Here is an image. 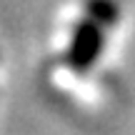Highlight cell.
Segmentation results:
<instances>
[{
  "label": "cell",
  "mask_w": 135,
  "mask_h": 135,
  "mask_svg": "<svg viewBox=\"0 0 135 135\" xmlns=\"http://www.w3.org/2000/svg\"><path fill=\"white\" fill-rule=\"evenodd\" d=\"M100 23H80L75 38H73V48H70V63L75 68H88L95 60V55L100 53Z\"/></svg>",
  "instance_id": "1"
}]
</instances>
